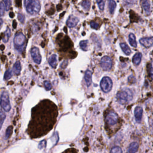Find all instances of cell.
I'll list each match as a JSON object with an SVG mask.
<instances>
[{
	"mask_svg": "<svg viewBox=\"0 0 153 153\" xmlns=\"http://www.w3.org/2000/svg\"><path fill=\"white\" fill-rule=\"evenodd\" d=\"M5 5V8L6 10H9L10 9L11 7V0H3Z\"/></svg>",
	"mask_w": 153,
	"mask_h": 153,
	"instance_id": "cell-28",
	"label": "cell"
},
{
	"mask_svg": "<svg viewBox=\"0 0 153 153\" xmlns=\"http://www.w3.org/2000/svg\"><path fill=\"white\" fill-rule=\"evenodd\" d=\"M0 105L6 112L10 111L11 105L10 103L9 94L7 91H4L1 94V99H0Z\"/></svg>",
	"mask_w": 153,
	"mask_h": 153,
	"instance_id": "cell-5",
	"label": "cell"
},
{
	"mask_svg": "<svg viewBox=\"0 0 153 153\" xmlns=\"http://www.w3.org/2000/svg\"><path fill=\"white\" fill-rule=\"evenodd\" d=\"M119 116L115 113L111 112L107 114L105 118L107 123L109 126H113L117 123Z\"/></svg>",
	"mask_w": 153,
	"mask_h": 153,
	"instance_id": "cell-8",
	"label": "cell"
},
{
	"mask_svg": "<svg viewBox=\"0 0 153 153\" xmlns=\"http://www.w3.org/2000/svg\"><path fill=\"white\" fill-rule=\"evenodd\" d=\"M21 70V64L19 62H17L13 66V71L16 74H19Z\"/></svg>",
	"mask_w": 153,
	"mask_h": 153,
	"instance_id": "cell-22",
	"label": "cell"
},
{
	"mask_svg": "<svg viewBox=\"0 0 153 153\" xmlns=\"http://www.w3.org/2000/svg\"><path fill=\"white\" fill-rule=\"evenodd\" d=\"M44 83H45V87L46 88V89L47 90L51 89V88H52V84H51V83L49 81H45Z\"/></svg>",
	"mask_w": 153,
	"mask_h": 153,
	"instance_id": "cell-32",
	"label": "cell"
},
{
	"mask_svg": "<svg viewBox=\"0 0 153 153\" xmlns=\"http://www.w3.org/2000/svg\"><path fill=\"white\" fill-rule=\"evenodd\" d=\"M128 41H129L130 44L133 47H137V42L136 40L135 36L133 34H130L128 35Z\"/></svg>",
	"mask_w": 153,
	"mask_h": 153,
	"instance_id": "cell-17",
	"label": "cell"
},
{
	"mask_svg": "<svg viewBox=\"0 0 153 153\" xmlns=\"http://www.w3.org/2000/svg\"><path fill=\"white\" fill-rule=\"evenodd\" d=\"M120 47L121 48L122 50L126 54V55H129L131 53V50L130 49V48L128 47V46L126 44V43H121L120 44Z\"/></svg>",
	"mask_w": 153,
	"mask_h": 153,
	"instance_id": "cell-20",
	"label": "cell"
},
{
	"mask_svg": "<svg viewBox=\"0 0 153 153\" xmlns=\"http://www.w3.org/2000/svg\"><path fill=\"white\" fill-rule=\"evenodd\" d=\"M141 4L142 8L146 15H149L151 12L150 5L148 0H141Z\"/></svg>",
	"mask_w": 153,
	"mask_h": 153,
	"instance_id": "cell-13",
	"label": "cell"
},
{
	"mask_svg": "<svg viewBox=\"0 0 153 153\" xmlns=\"http://www.w3.org/2000/svg\"><path fill=\"white\" fill-rule=\"evenodd\" d=\"M140 44H142L146 48H149L153 45V37H146L142 38L139 40Z\"/></svg>",
	"mask_w": 153,
	"mask_h": 153,
	"instance_id": "cell-10",
	"label": "cell"
},
{
	"mask_svg": "<svg viewBox=\"0 0 153 153\" xmlns=\"http://www.w3.org/2000/svg\"><path fill=\"white\" fill-rule=\"evenodd\" d=\"M100 85L103 92L108 93L111 91L113 87V81L109 77H105L102 79Z\"/></svg>",
	"mask_w": 153,
	"mask_h": 153,
	"instance_id": "cell-6",
	"label": "cell"
},
{
	"mask_svg": "<svg viewBox=\"0 0 153 153\" xmlns=\"http://www.w3.org/2000/svg\"><path fill=\"white\" fill-rule=\"evenodd\" d=\"M139 148V144L136 142H133L130 145L128 148V153H136Z\"/></svg>",
	"mask_w": 153,
	"mask_h": 153,
	"instance_id": "cell-14",
	"label": "cell"
},
{
	"mask_svg": "<svg viewBox=\"0 0 153 153\" xmlns=\"http://www.w3.org/2000/svg\"><path fill=\"white\" fill-rule=\"evenodd\" d=\"M79 46L81 48V49L87 51L88 49V41L87 40H83L79 42Z\"/></svg>",
	"mask_w": 153,
	"mask_h": 153,
	"instance_id": "cell-21",
	"label": "cell"
},
{
	"mask_svg": "<svg viewBox=\"0 0 153 153\" xmlns=\"http://www.w3.org/2000/svg\"><path fill=\"white\" fill-rule=\"evenodd\" d=\"M5 118V114L1 111V110H0V128H1L2 126Z\"/></svg>",
	"mask_w": 153,
	"mask_h": 153,
	"instance_id": "cell-26",
	"label": "cell"
},
{
	"mask_svg": "<svg viewBox=\"0 0 153 153\" xmlns=\"http://www.w3.org/2000/svg\"><path fill=\"white\" fill-rule=\"evenodd\" d=\"M11 76V71L10 70H8L7 72H5V78L6 77H7V78H9Z\"/></svg>",
	"mask_w": 153,
	"mask_h": 153,
	"instance_id": "cell-33",
	"label": "cell"
},
{
	"mask_svg": "<svg viewBox=\"0 0 153 153\" xmlns=\"http://www.w3.org/2000/svg\"><path fill=\"white\" fill-rule=\"evenodd\" d=\"M90 26H91V28H93V29H97V28H99V25H98V24H97L96 22H91L90 23Z\"/></svg>",
	"mask_w": 153,
	"mask_h": 153,
	"instance_id": "cell-31",
	"label": "cell"
},
{
	"mask_svg": "<svg viewBox=\"0 0 153 153\" xmlns=\"http://www.w3.org/2000/svg\"><path fill=\"white\" fill-rule=\"evenodd\" d=\"M78 22H79V19L77 17L71 15L69 17L66 23L68 27L73 28V27H75L77 25Z\"/></svg>",
	"mask_w": 153,
	"mask_h": 153,
	"instance_id": "cell-12",
	"label": "cell"
},
{
	"mask_svg": "<svg viewBox=\"0 0 153 153\" xmlns=\"http://www.w3.org/2000/svg\"><path fill=\"white\" fill-rule=\"evenodd\" d=\"M30 54L34 62L37 64H40L41 61V56L38 48L37 47L32 48L30 50Z\"/></svg>",
	"mask_w": 153,
	"mask_h": 153,
	"instance_id": "cell-9",
	"label": "cell"
},
{
	"mask_svg": "<svg viewBox=\"0 0 153 153\" xmlns=\"http://www.w3.org/2000/svg\"><path fill=\"white\" fill-rule=\"evenodd\" d=\"M3 22L2 19H0V29H1V28L2 25H3Z\"/></svg>",
	"mask_w": 153,
	"mask_h": 153,
	"instance_id": "cell-36",
	"label": "cell"
},
{
	"mask_svg": "<svg viewBox=\"0 0 153 153\" xmlns=\"http://www.w3.org/2000/svg\"><path fill=\"white\" fill-rule=\"evenodd\" d=\"M18 19L19 20V21L23 23L24 22H25V16H24L22 14H19L18 15Z\"/></svg>",
	"mask_w": 153,
	"mask_h": 153,
	"instance_id": "cell-30",
	"label": "cell"
},
{
	"mask_svg": "<svg viewBox=\"0 0 153 153\" xmlns=\"http://www.w3.org/2000/svg\"><path fill=\"white\" fill-rule=\"evenodd\" d=\"M24 4L27 12L30 15L37 14L40 11L41 5L38 0H25Z\"/></svg>",
	"mask_w": 153,
	"mask_h": 153,
	"instance_id": "cell-2",
	"label": "cell"
},
{
	"mask_svg": "<svg viewBox=\"0 0 153 153\" xmlns=\"http://www.w3.org/2000/svg\"><path fill=\"white\" fill-rule=\"evenodd\" d=\"M81 5L85 10H89L90 7V1L89 0H84L81 3Z\"/></svg>",
	"mask_w": 153,
	"mask_h": 153,
	"instance_id": "cell-23",
	"label": "cell"
},
{
	"mask_svg": "<svg viewBox=\"0 0 153 153\" xmlns=\"http://www.w3.org/2000/svg\"><path fill=\"white\" fill-rule=\"evenodd\" d=\"M108 2L109 12L111 13V14H113L116 7V3L114 1V0H108Z\"/></svg>",
	"mask_w": 153,
	"mask_h": 153,
	"instance_id": "cell-18",
	"label": "cell"
},
{
	"mask_svg": "<svg viewBox=\"0 0 153 153\" xmlns=\"http://www.w3.org/2000/svg\"><path fill=\"white\" fill-rule=\"evenodd\" d=\"M13 23H14V28H16V21H14L13 22Z\"/></svg>",
	"mask_w": 153,
	"mask_h": 153,
	"instance_id": "cell-37",
	"label": "cell"
},
{
	"mask_svg": "<svg viewBox=\"0 0 153 153\" xmlns=\"http://www.w3.org/2000/svg\"><path fill=\"white\" fill-rule=\"evenodd\" d=\"M96 2L98 5V7L101 10H103L104 6H105V3H104L103 0H96Z\"/></svg>",
	"mask_w": 153,
	"mask_h": 153,
	"instance_id": "cell-27",
	"label": "cell"
},
{
	"mask_svg": "<svg viewBox=\"0 0 153 153\" xmlns=\"http://www.w3.org/2000/svg\"><path fill=\"white\" fill-rule=\"evenodd\" d=\"M101 66L104 71H109L111 69L113 62L109 56H103L101 60Z\"/></svg>",
	"mask_w": 153,
	"mask_h": 153,
	"instance_id": "cell-7",
	"label": "cell"
},
{
	"mask_svg": "<svg viewBox=\"0 0 153 153\" xmlns=\"http://www.w3.org/2000/svg\"><path fill=\"white\" fill-rule=\"evenodd\" d=\"M150 76L152 79H153V68H151L150 71Z\"/></svg>",
	"mask_w": 153,
	"mask_h": 153,
	"instance_id": "cell-35",
	"label": "cell"
},
{
	"mask_svg": "<svg viewBox=\"0 0 153 153\" xmlns=\"http://www.w3.org/2000/svg\"><path fill=\"white\" fill-rule=\"evenodd\" d=\"M26 44V37L22 33L17 34L14 38V45L16 50L22 53Z\"/></svg>",
	"mask_w": 153,
	"mask_h": 153,
	"instance_id": "cell-4",
	"label": "cell"
},
{
	"mask_svg": "<svg viewBox=\"0 0 153 153\" xmlns=\"http://www.w3.org/2000/svg\"><path fill=\"white\" fill-rule=\"evenodd\" d=\"M134 117H135L136 121L138 123H140L141 121L142 118V114H143V109L142 107H136L134 109Z\"/></svg>",
	"mask_w": 153,
	"mask_h": 153,
	"instance_id": "cell-11",
	"label": "cell"
},
{
	"mask_svg": "<svg viewBox=\"0 0 153 153\" xmlns=\"http://www.w3.org/2000/svg\"><path fill=\"white\" fill-rule=\"evenodd\" d=\"M142 55L140 53H137L135 54L134 55V56L133 57V63L136 65H138L140 62H141V59H142Z\"/></svg>",
	"mask_w": 153,
	"mask_h": 153,
	"instance_id": "cell-15",
	"label": "cell"
},
{
	"mask_svg": "<svg viewBox=\"0 0 153 153\" xmlns=\"http://www.w3.org/2000/svg\"><path fill=\"white\" fill-rule=\"evenodd\" d=\"M91 76H92V73L89 70H87L85 73V81L87 84V85L89 87L91 84Z\"/></svg>",
	"mask_w": 153,
	"mask_h": 153,
	"instance_id": "cell-16",
	"label": "cell"
},
{
	"mask_svg": "<svg viewBox=\"0 0 153 153\" xmlns=\"http://www.w3.org/2000/svg\"><path fill=\"white\" fill-rule=\"evenodd\" d=\"M136 0H125V1L128 4H133L135 3Z\"/></svg>",
	"mask_w": 153,
	"mask_h": 153,
	"instance_id": "cell-34",
	"label": "cell"
},
{
	"mask_svg": "<svg viewBox=\"0 0 153 153\" xmlns=\"http://www.w3.org/2000/svg\"><path fill=\"white\" fill-rule=\"evenodd\" d=\"M49 64L53 68H56L57 65V58L56 54H53L49 59Z\"/></svg>",
	"mask_w": 153,
	"mask_h": 153,
	"instance_id": "cell-19",
	"label": "cell"
},
{
	"mask_svg": "<svg viewBox=\"0 0 153 153\" xmlns=\"http://www.w3.org/2000/svg\"><path fill=\"white\" fill-rule=\"evenodd\" d=\"M11 35V31H10V29L9 28H7V29L6 30V31L4 33V37L3 38V41L4 42H7L9 41V39L10 38V36Z\"/></svg>",
	"mask_w": 153,
	"mask_h": 153,
	"instance_id": "cell-24",
	"label": "cell"
},
{
	"mask_svg": "<svg viewBox=\"0 0 153 153\" xmlns=\"http://www.w3.org/2000/svg\"><path fill=\"white\" fill-rule=\"evenodd\" d=\"M5 11V7L3 3H0V16H2L4 14Z\"/></svg>",
	"mask_w": 153,
	"mask_h": 153,
	"instance_id": "cell-29",
	"label": "cell"
},
{
	"mask_svg": "<svg viewBox=\"0 0 153 153\" xmlns=\"http://www.w3.org/2000/svg\"><path fill=\"white\" fill-rule=\"evenodd\" d=\"M110 153H123V151H122V150L120 147L118 146H114V147L111 149V152Z\"/></svg>",
	"mask_w": 153,
	"mask_h": 153,
	"instance_id": "cell-25",
	"label": "cell"
},
{
	"mask_svg": "<svg viewBox=\"0 0 153 153\" xmlns=\"http://www.w3.org/2000/svg\"><path fill=\"white\" fill-rule=\"evenodd\" d=\"M133 98V93L128 89H125L120 91L117 95V99L121 104H126L129 102Z\"/></svg>",
	"mask_w": 153,
	"mask_h": 153,
	"instance_id": "cell-3",
	"label": "cell"
},
{
	"mask_svg": "<svg viewBox=\"0 0 153 153\" xmlns=\"http://www.w3.org/2000/svg\"><path fill=\"white\" fill-rule=\"evenodd\" d=\"M58 109L53 102L48 99L40 101L32 109L31 119L27 133L30 138H39L52 130L57 121Z\"/></svg>",
	"mask_w": 153,
	"mask_h": 153,
	"instance_id": "cell-1",
	"label": "cell"
}]
</instances>
